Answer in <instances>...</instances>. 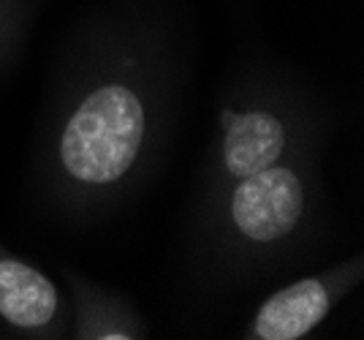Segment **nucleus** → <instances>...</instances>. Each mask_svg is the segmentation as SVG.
<instances>
[{"instance_id":"nucleus-2","label":"nucleus","mask_w":364,"mask_h":340,"mask_svg":"<svg viewBox=\"0 0 364 340\" xmlns=\"http://www.w3.org/2000/svg\"><path fill=\"white\" fill-rule=\"evenodd\" d=\"M332 137H316L223 191L182 223L193 275L218 289L253 286L304 262L326 237L323 158Z\"/></svg>"},{"instance_id":"nucleus-3","label":"nucleus","mask_w":364,"mask_h":340,"mask_svg":"<svg viewBox=\"0 0 364 340\" xmlns=\"http://www.w3.org/2000/svg\"><path fill=\"white\" fill-rule=\"evenodd\" d=\"M334 109L310 79L272 58L242 60L215 98V117L198 158L182 223L215 199L289 155L302 142L332 137Z\"/></svg>"},{"instance_id":"nucleus-8","label":"nucleus","mask_w":364,"mask_h":340,"mask_svg":"<svg viewBox=\"0 0 364 340\" xmlns=\"http://www.w3.org/2000/svg\"><path fill=\"white\" fill-rule=\"evenodd\" d=\"M6 335H9V332H6V329H3V326H0V340L6 338Z\"/></svg>"},{"instance_id":"nucleus-5","label":"nucleus","mask_w":364,"mask_h":340,"mask_svg":"<svg viewBox=\"0 0 364 340\" xmlns=\"http://www.w3.org/2000/svg\"><path fill=\"white\" fill-rule=\"evenodd\" d=\"M0 326L25 340H68V299L38 264L0 243Z\"/></svg>"},{"instance_id":"nucleus-7","label":"nucleus","mask_w":364,"mask_h":340,"mask_svg":"<svg viewBox=\"0 0 364 340\" xmlns=\"http://www.w3.org/2000/svg\"><path fill=\"white\" fill-rule=\"evenodd\" d=\"M44 6L46 0H0V82L22 63Z\"/></svg>"},{"instance_id":"nucleus-6","label":"nucleus","mask_w":364,"mask_h":340,"mask_svg":"<svg viewBox=\"0 0 364 340\" xmlns=\"http://www.w3.org/2000/svg\"><path fill=\"white\" fill-rule=\"evenodd\" d=\"M68 292V340H147L152 329L141 310L117 289L63 267Z\"/></svg>"},{"instance_id":"nucleus-4","label":"nucleus","mask_w":364,"mask_h":340,"mask_svg":"<svg viewBox=\"0 0 364 340\" xmlns=\"http://www.w3.org/2000/svg\"><path fill=\"white\" fill-rule=\"evenodd\" d=\"M364 280V256L356 250L340 262L291 280L267 294L240 340H304L318 329L332 310L348 299Z\"/></svg>"},{"instance_id":"nucleus-1","label":"nucleus","mask_w":364,"mask_h":340,"mask_svg":"<svg viewBox=\"0 0 364 340\" xmlns=\"http://www.w3.org/2000/svg\"><path fill=\"white\" fill-rule=\"evenodd\" d=\"M196 65L185 0H98L63 33L28 158L38 213L90 229L166 166Z\"/></svg>"}]
</instances>
